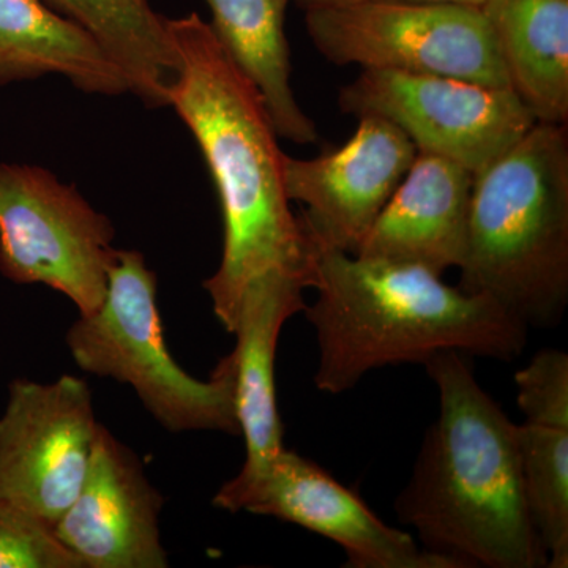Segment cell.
Wrapping results in <instances>:
<instances>
[{
  "label": "cell",
  "mask_w": 568,
  "mask_h": 568,
  "mask_svg": "<svg viewBox=\"0 0 568 568\" xmlns=\"http://www.w3.org/2000/svg\"><path fill=\"white\" fill-rule=\"evenodd\" d=\"M519 455L549 568L568 567V355L544 349L515 375Z\"/></svg>",
  "instance_id": "obj_14"
},
{
  "label": "cell",
  "mask_w": 568,
  "mask_h": 568,
  "mask_svg": "<svg viewBox=\"0 0 568 568\" xmlns=\"http://www.w3.org/2000/svg\"><path fill=\"white\" fill-rule=\"evenodd\" d=\"M115 230L73 185L41 166L0 162V274L44 284L80 315L102 305Z\"/></svg>",
  "instance_id": "obj_7"
},
{
  "label": "cell",
  "mask_w": 568,
  "mask_h": 568,
  "mask_svg": "<svg viewBox=\"0 0 568 568\" xmlns=\"http://www.w3.org/2000/svg\"><path fill=\"white\" fill-rule=\"evenodd\" d=\"M175 70L168 106L203 153L223 216V253L205 280L213 313L233 332L253 284L283 278L315 286L317 250L284 186V155L263 97L197 13L168 20Z\"/></svg>",
  "instance_id": "obj_1"
},
{
  "label": "cell",
  "mask_w": 568,
  "mask_h": 568,
  "mask_svg": "<svg viewBox=\"0 0 568 568\" xmlns=\"http://www.w3.org/2000/svg\"><path fill=\"white\" fill-rule=\"evenodd\" d=\"M0 568H82L81 560L36 515L0 500Z\"/></svg>",
  "instance_id": "obj_20"
},
{
  "label": "cell",
  "mask_w": 568,
  "mask_h": 568,
  "mask_svg": "<svg viewBox=\"0 0 568 568\" xmlns=\"http://www.w3.org/2000/svg\"><path fill=\"white\" fill-rule=\"evenodd\" d=\"M416 156L395 123L361 115L343 148L313 160L284 155V186L305 205L298 216L316 242L355 254Z\"/></svg>",
  "instance_id": "obj_11"
},
{
  "label": "cell",
  "mask_w": 568,
  "mask_h": 568,
  "mask_svg": "<svg viewBox=\"0 0 568 568\" xmlns=\"http://www.w3.org/2000/svg\"><path fill=\"white\" fill-rule=\"evenodd\" d=\"M293 0H205L211 29L235 65L263 97L278 136L295 144L317 141L312 119L291 88V50L284 32Z\"/></svg>",
  "instance_id": "obj_18"
},
{
  "label": "cell",
  "mask_w": 568,
  "mask_h": 568,
  "mask_svg": "<svg viewBox=\"0 0 568 568\" xmlns=\"http://www.w3.org/2000/svg\"><path fill=\"white\" fill-rule=\"evenodd\" d=\"M508 85L537 122H568V0H484Z\"/></svg>",
  "instance_id": "obj_17"
},
{
  "label": "cell",
  "mask_w": 568,
  "mask_h": 568,
  "mask_svg": "<svg viewBox=\"0 0 568 568\" xmlns=\"http://www.w3.org/2000/svg\"><path fill=\"white\" fill-rule=\"evenodd\" d=\"M315 244L317 297L302 313L315 327V384L324 394H345L369 372L424 365L443 351L511 362L528 345V325L487 295L448 286L418 265Z\"/></svg>",
  "instance_id": "obj_3"
},
{
  "label": "cell",
  "mask_w": 568,
  "mask_h": 568,
  "mask_svg": "<svg viewBox=\"0 0 568 568\" xmlns=\"http://www.w3.org/2000/svg\"><path fill=\"white\" fill-rule=\"evenodd\" d=\"M99 426L81 377L13 381L0 417V500L54 528L80 493Z\"/></svg>",
  "instance_id": "obj_9"
},
{
  "label": "cell",
  "mask_w": 568,
  "mask_h": 568,
  "mask_svg": "<svg viewBox=\"0 0 568 568\" xmlns=\"http://www.w3.org/2000/svg\"><path fill=\"white\" fill-rule=\"evenodd\" d=\"M162 507L136 455L100 425L80 493L54 532L82 568H166Z\"/></svg>",
  "instance_id": "obj_12"
},
{
  "label": "cell",
  "mask_w": 568,
  "mask_h": 568,
  "mask_svg": "<svg viewBox=\"0 0 568 568\" xmlns=\"http://www.w3.org/2000/svg\"><path fill=\"white\" fill-rule=\"evenodd\" d=\"M346 114L395 123L417 152L443 156L474 175L487 170L536 125L511 89L439 74L366 69L342 89Z\"/></svg>",
  "instance_id": "obj_8"
},
{
  "label": "cell",
  "mask_w": 568,
  "mask_h": 568,
  "mask_svg": "<svg viewBox=\"0 0 568 568\" xmlns=\"http://www.w3.org/2000/svg\"><path fill=\"white\" fill-rule=\"evenodd\" d=\"M424 365L439 392V417L396 497V515L425 549L457 568L548 567L530 514L518 425L481 388L465 354L443 351Z\"/></svg>",
  "instance_id": "obj_2"
},
{
  "label": "cell",
  "mask_w": 568,
  "mask_h": 568,
  "mask_svg": "<svg viewBox=\"0 0 568 568\" xmlns=\"http://www.w3.org/2000/svg\"><path fill=\"white\" fill-rule=\"evenodd\" d=\"M304 11L364 6V3H463L480 7L484 0H293Z\"/></svg>",
  "instance_id": "obj_21"
},
{
  "label": "cell",
  "mask_w": 568,
  "mask_h": 568,
  "mask_svg": "<svg viewBox=\"0 0 568 568\" xmlns=\"http://www.w3.org/2000/svg\"><path fill=\"white\" fill-rule=\"evenodd\" d=\"M305 286L271 278L246 290L239 306L231 353L235 375V413L245 440L241 473L261 469L283 450V425L276 406L275 354L290 317L304 312Z\"/></svg>",
  "instance_id": "obj_15"
},
{
  "label": "cell",
  "mask_w": 568,
  "mask_h": 568,
  "mask_svg": "<svg viewBox=\"0 0 568 568\" xmlns=\"http://www.w3.org/2000/svg\"><path fill=\"white\" fill-rule=\"evenodd\" d=\"M65 339L82 372L129 384L170 432L241 436L233 358H222L209 381L181 368L164 343L155 272L136 250H115L102 305L80 315Z\"/></svg>",
  "instance_id": "obj_5"
},
{
  "label": "cell",
  "mask_w": 568,
  "mask_h": 568,
  "mask_svg": "<svg viewBox=\"0 0 568 568\" xmlns=\"http://www.w3.org/2000/svg\"><path fill=\"white\" fill-rule=\"evenodd\" d=\"M459 287L528 327L560 323L568 302L567 125L537 122L474 178Z\"/></svg>",
  "instance_id": "obj_4"
},
{
  "label": "cell",
  "mask_w": 568,
  "mask_h": 568,
  "mask_svg": "<svg viewBox=\"0 0 568 568\" xmlns=\"http://www.w3.org/2000/svg\"><path fill=\"white\" fill-rule=\"evenodd\" d=\"M316 50L335 65L458 78L510 89L480 7L364 3L305 11Z\"/></svg>",
  "instance_id": "obj_6"
},
{
  "label": "cell",
  "mask_w": 568,
  "mask_h": 568,
  "mask_svg": "<svg viewBox=\"0 0 568 568\" xmlns=\"http://www.w3.org/2000/svg\"><path fill=\"white\" fill-rule=\"evenodd\" d=\"M48 74L85 93H130L118 63L77 22L44 0H0V85Z\"/></svg>",
  "instance_id": "obj_16"
},
{
  "label": "cell",
  "mask_w": 568,
  "mask_h": 568,
  "mask_svg": "<svg viewBox=\"0 0 568 568\" xmlns=\"http://www.w3.org/2000/svg\"><path fill=\"white\" fill-rule=\"evenodd\" d=\"M474 178L450 160L417 152L354 256L418 265L436 275L458 267L465 254Z\"/></svg>",
  "instance_id": "obj_13"
},
{
  "label": "cell",
  "mask_w": 568,
  "mask_h": 568,
  "mask_svg": "<svg viewBox=\"0 0 568 568\" xmlns=\"http://www.w3.org/2000/svg\"><path fill=\"white\" fill-rule=\"evenodd\" d=\"M213 506L274 517L328 538L353 568H457L422 548L406 530L377 518L357 493L324 467L283 448L254 473H239L219 489Z\"/></svg>",
  "instance_id": "obj_10"
},
{
  "label": "cell",
  "mask_w": 568,
  "mask_h": 568,
  "mask_svg": "<svg viewBox=\"0 0 568 568\" xmlns=\"http://www.w3.org/2000/svg\"><path fill=\"white\" fill-rule=\"evenodd\" d=\"M91 33L118 63L130 93L151 106H168L166 89L175 70L168 18L149 0H44Z\"/></svg>",
  "instance_id": "obj_19"
}]
</instances>
